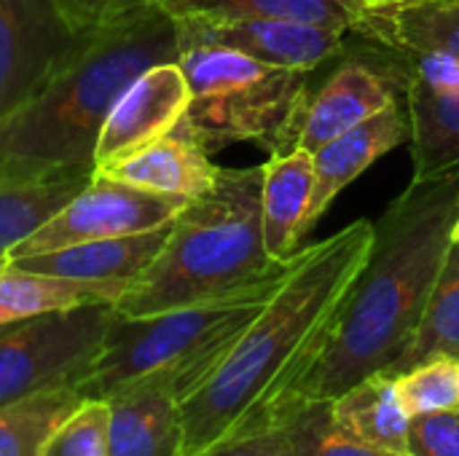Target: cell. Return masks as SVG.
Returning a JSON list of instances; mask_svg holds the SVG:
<instances>
[{
  "label": "cell",
  "instance_id": "obj_26",
  "mask_svg": "<svg viewBox=\"0 0 459 456\" xmlns=\"http://www.w3.org/2000/svg\"><path fill=\"white\" fill-rule=\"evenodd\" d=\"M296 456H409L360 443L333 417L331 400H299L282 417Z\"/></svg>",
  "mask_w": 459,
  "mask_h": 456
},
{
  "label": "cell",
  "instance_id": "obj_24",
  "mask_svg": "<svg viewBox=\"0 0 459 456\" xmlns=\"http://www.w3.org/2000/svg\"><path fill=\"white\" fill-rule=\"evenodd\" d=\"M91 301L113 304V298L94 285L35 274L13 263H8L0 271V328L51 312V309H67V306L91 304Z\"/></svg>",
  "mask_w": 459,
  "mask_h": 456
},
{
  "label": "cell",
  "instance_id": "obj_32",
  "mask_svg": "<svg viewBox=\"0 0 459 456\" xmlns=\"http://www.w3.org/2000/svg\"><path fill=\"white\" fill-rule=\"evenodd\" d=\"M406 81H417L438 94H459V59L441 51L420 54L406 62Z\"/></svg>",
  "mask_w": 459,
  "mask_h": 456
},
{
  "label": "cell",
  "instance_id": "obj_28",
  "mask_svg": "<svg viewBox=\"0 0 459 456\" xmlns=\"http://www.w3.org/2000/svg\"><path fill=\"white\" fill-rule=\"evenodd\" d=\"M108 400H81V406L48 435L40 456H108Z\"/></svg>",
  "mask_w": 459,
  "mask_h": 456
},
{
  "label": "cell",
  "instance_id": "obj_29",
  "mask_svg": "<svg viewBox=\"0 0 459 456\" xmlns=\"http://www.w3.org/2000/svg\"><path fill=\"white\" fill-rule=\"evenodd\" d=\"M56 5L70 30L89 40L148 16L161 0H56Z\"/></svg>",
  "mask_w": 459,
  "mask_h": 456
},
{
  "label": "cell",
  "instance_id": "obj_1",
  "mask_svg": "<svg viewBox=\"0 0 459 456\" xmlns=\"http://www.w3.org/2000/svg\"><path fill=\"white\" fill-rule=\"evenodd\" d=\"M371 242L374 223L355 220L290 258L253 323L180 403L183 456L282 422L325 349Z\"/></svg>",
  "mask_w": 459,
  "mask_h": 456
},
{
  "label": "cell",
  "instance_id": "obj_13",
  "mask_svg": "<svg viewBox=\"0 0 459 456\" xmlns=\"http://www.w3.org/2000/svg\"><path fill=\"white\" fill-rule=\"evenodd\" d=\"M395 102L398 91L393 75L363 59H347L333 70L323 89L309 97L296 132V148L315 153L333 137L350 132Z\"/></svg>",
  "mask_w": 459,
  "mask_h": 456
},
{
  "label": "cell",
  "instance_id": "obj_7",
  "mask_svg": "<svg viewBox=\"0 0 459 456\" xmlns=\"http://www.w3.org/2000/svg\"><path fill=\"white\" fill-rule=\"evenodd\" d=\"M116 309L105 301L51 309L0 333V406L75 390L97 360Z\"/></svg>",
  "mask_w": 459,
  "mask_h": 456
},
{
  "label": "cell",
  "instance_id": "obj_34",
  "mask_svg": "<svg viewBox=\"0 0 459 456\" xmlns=\"http://www.w3.org/2000/svg\"><path fill=\"white\" fill-rule=\"evenodd\" d=\"M5 266H8V258H5V255H0V271H3Z\"/></svg>",
  "mask_w": 459,
  "mask_h": 456
},
{
  "label": "cell",
  "instance_id": "obj_12",
  "mask_svg": "<svg viewBox=\"0 0 459 456\" xmlns=\"http://www.w3.org/2000/svg\"><path fill=\"white\" fill-rule=\"evenodd\" d=\"M169 228H172V223L153 228V231H143V234L70 245V247H62L54 253L8 261V263L35 271V274H48V277H59V280H73L81 285H94V288L105 290L116 304L156 261V255L161 253V247L169 237Z\"/></svg>",
  "mask_w": 459,
  "mask_h": 456
},
{
  "label": "cell",
  "instance_id": "obj_5",
  "mask_svg": "<svg viewBox=\"0 0 459 456\" xmlns=\"http://www.w3.org/2000/svg\"><path fill=\"white\" fill-rule=\"evenodd\" d=\"M269 296L145 317L116 312L97 360L78 384V395L83 400H105L137 379H159L183 403L218 368Z\"/></svg>",
  "mask_w": 459,
  "mask_h": 456
},
{
  "label": "cell",
  "instance_id": "obj_27",
  "mask_svg": "<svg viewBox=\"0 0 459 456\" xmlns=\"http://www.w3.org/2000/svg\"><path fill=\"white\" fill-rule=\"evenodd\" d=\"M395 384L411 419L459 409V360L455 357L425 360L395 374Z\"/></svg>",
  "mask_w": 459,
  "mask_h": 456
},
{
  "label": "cell",
  "instance_id": "obj_20",
  "mask_svg": "<svg viewBox=\"0 0 459 456\" xmlns=\"http://www.w3.org/2000/svg\"><path fill=\"white\" fill-rule=\"evenodd\" d=\"M339 425L360 443L406 454L411 417L398 395L393 374H374L331 400Z\"/></svg>",
  "mask_w": 459,
  "mask_h": 456
},
{
  "label": "cell",
  "instance_id": "obj_3",
  "mask_svg": "<svg viewBox=\"0 0 459 456\" xmlns=\"http://www.w3.org/2000/svg\"><path fill=\"white\" fill-rule=\"evenodd\" d=\"M178 56V22L164 8L89 38L22 105L0 116V177H91L116 99L140 73Z\"/></svg>",
  "mask_w": 459,
  "mask_h": 456
},
{
  "label": "cell",
  "instance_id": "obj_11",
  "mask_svg": "<svg viewBox=\"0 0 459 456\" xmlns=\"http://www.w3.org/2000/svg\"><path fill=\"white\" fill-rule=\"evenodd\" d=\"M191 99L188 81L178 62H161L140 73L110 108L97 151L94 172L164 137L186 116Z\"/></svg>",
  "mask_w": 459,
  "mask_h": 456
},
{
  "label": "cell",
  "instance_id": "obj_31",
  "mask_svg": "<svg viewBox=\"0 0 459 456\" xmlns=\"http://www.w3.org/2000/svg\"><path fill=\"white\" fill-rule=\"evenodd\" d=\"M196 456H296V452H293V443H290L285 425L277 422L269 427H258L250 433L231 435V438L210 446L207 452Z\"/></svg>",
  "mask_w": 459,
  "mask_h": 456
},
{
  "label": "cell",
  "instance_id": "obj_35",
  "mask_svg": "<svg viewBox=\"0 0 459 456\" xmlns=\"http://www.w3.org/2000/svg\"><path fill=\"white\" fill-rule=\"evenodd\" d=\"M5 328H8V325H3V328H0V333H3V331H5Z\"/></svg>",
  "mask_w": 459,
  "mask_h": 456
},
{
  "label": "cell",
  "instance_id": "obj_25",
  "mask_svg": "<svg viewBox=\"0 0 459 456\" xmlns=\"http://www.w3.org/2000/svg\"><path fill=\"white\" fill-rule=\"evenodd\" d=\"M75 390L43 392L11 406H0V456H40L48 435L78 406Z\"/></svg>",
  "mask_w": 459,
  "mask_h": 456
},
{
  "label": "cell",
  "instance_id": "obj_22",
  "mask_svg": "<svg viewBox=\"0 0 459 456\" xmlns=\"http://www.w3.org/2000/svg\"><path fill=\"white\" fill-rule=\"evenodd\" d=\"M433 357L459 360V242H452L414 341L393 366V376Z\"/></svg>",
  "mask_w": 459,
  "mask_h": 456
},
{
  "label": "cell",
  "instance_id": "obj_23",
  "mask_svg": "<svg viewBox=\"0 0 459 456\" xmlns=\"http://www.w3.org/2000/svg\"><path fill=\"white\" fill-rule=\"evenodd\" d=\"M89 177L11 180L0 177V255L40 228L65 202H70Z\"/></svg>",
  "mask_w": 459,
  "mask_h": 456
},
{
  "label": "cell",
  "instance_id": "obj_10",
  "mask_svg": "<svg viewBox=\"0 0 459 456\" xmlns=\"http://www.w3.org/2000/svg\"><path fill=\"white\" fill-rule=\"evenodd\" d=\"M186 46H226L253 59L312 73L344 54L347 32L299 19H175Z\"/></svg>",
  "mask_w": 459,
  "mask_h": 456
},
{
  "label": "cell",
  "instance_id": "obj_17",
  "mask_svg": "<svg viewBox=\"0 0 459 456\" xmlns=\"http://www.w3.org/2000/svg\"><path fill=\"white\" fill-rule=\"evenodd\" d=\"M261 177V228L264 245L274 263L288 266L299 242L309 234V207L315 196L312 153L296 148L272 153Z\"/></svg>",
  "mask_w": 459,
  "mask_h": 456
},
{
  "label": "cell",
  "instance_id": "obj_19",
  "mask_svg": "<svg viewBox=\"0 0 459 456\" xmlns=\"http://www.w3.org/2000/svg\"><path fill=\"white\" fill-rule=\"evenodd\" d=\"M411 118V183L459 177V94H438L406 81Z\"/></svg>",
  "mask_w": 459,
  "mask_h": 456
},
{
  "label": "cell",
  "instance_id": "obj_2",
  "mask_svg": "<svg viewBox=\"0 0 459 456\" xmlns=\"http://www.w3.org/2000/svg\"><path fill=\"white\" fill-rule=\"evenodd\" d=\"M459 177L409 183L374 223L371 253L355 277L323 355L299 400H333L352 384L390 374L417 336L452 247Z\"/></svg>",
  "mask_w": 459,
  "mask_h": 456
},
{
  "label": "cell",
  "instance_id": "obj_8",
  "mask_svg": "<svg viewBox=\"0 0 459 456\" xmlns=\"http://www.w3.org/2000/svg\"><path fill=\"white\" fill-rule=\"evenodd\" d=\"M186 204L188 202L180 196L145 191L105 172H94L70 202H65L40 228L8 253V261L54 253L70 245L153 231L172 223Z\"/></svg>",
  "mask_w": 459,
  "mask_h": 456
},
{
  "label": "cell",
  "instance_id": "obj_4",
  "mask_svg": "<svg viewBox=\"0 0 459 456\" xmlns=\"http://www.w3.org/2000/svg\"><path fill=\"white\" fill-rule=\"evenodd\" d=\"M264 167L223 169L210 191L191 199L148 271L113 304L145 317L186 306L269 296L285 266L274 263L261 228Z\"/></svg>",
  "mask_w": 459,
  "mask_h": 456
},
{
  "label": "cell",
  "instance_id": "obj_18",
  "mask_svg": "<svg viewBox=\"0 0 459 456\" xmlns=\"http://www.w3.org/2000/svg\"><path fill=\"white\" fill-rule=\"evenodd\" d=\"M97 172H105L121 183L145 191L180 196L191 202L215 185L221 167L212 164L210 153L188 132L175 126L164 137L132 151L129 156Z\"/></svg>",
  "mask_w": 459,
  "mask_h": 456
},
{
  "label": "cell",
  "instance_id": "obj_21",
  "mask_svg": "<svg viewBox=\"0 0 459 456\" xmlns=\"http://www.w3.org/2000/svg\"><path fill=\"white\" fill-rule=\"evenodd\" d=\"M172 19H299L355 32L358 0H161Z\"/></svg>",
  "mask_w": 459,
  "mask_h": 456
},
{
  "label": "cell",
  "instance_id": "obj_16",
  "mask_svg": "<svg viewBox=\"0 0 459 456\" xmlns=\"http://www.w3.org/2000/svg\"><path fill=\"white\" fill-rule=\"evenodd\" d=\"M108 400V456H183L180 398L159 379H137Z\"/></svg>",
  "mask_w": 459,
  "mask_h": 456
},
{
  "label": "cell",
  "instance_id": "obj_33",
  "mask_svg": "<svg viewBox=\"0 0 459 456\" xmlns=\"http://www.w3.org/2000/svg\"><path fill=\"white\" fill-rule=\"evenodd\" d=\"M452 242H459V202H457V220H455V231H452Z\"/></svg>",
  "mask_w": 459,
  "mask_h": 456
},
{
  "label": "cell",
  "instance_id": "obj_30",
  "mask_svg": "<svg viewBox=\"0 0 459 456\" xmlns=\"http://www.w3.org/2000/svg\"><path fill=\"white\" fill-rule=\"evenodd\" d=\"M409 456H459V409L414 417L409 427Z\"/></svg>",
  "mask_w": 459,
  "mask_h": 456
},
{
  "label": "cell",
  "instance_id": "obj_14",
  "mask_svg": "<svg viewBox=\"0 0 459 456\" xmlns=\"http://www.w3.org/2000/svg\"><path fill=\"white\" fill-rule=\"evenodd\" d=\"M355 32L403 65L430 51L459 59V0H358Z\"/></svg>",
  "mask_w": 459,
  "mask_h": 456
},
{
  "label": "cell",
  "instance_id": "obj_6",
  "mask_svg": "<svg viewBox=\"0 0 459 456\" xmlns=\"http://www.w3.org/2000/svg\"><path fill=\"white\" fill-rule=\"evenodd\" d=\"M178 65L191 89L178 126L210 156L234 142H258L272 153L296 151V132L309 102V73L226 46H186Z\"/></svg>",
  "mask_w": 459,
  "mask_h": 456
},
{
  "label": "cell",
  "instance_id": "obj_9",
  "mask_svg": "<svg viewBox=\"0 0 459 456\" xmlns=\"http://www.w3.org/2000/svg\"><path fill=\"white\" fill-rule=\"evenodd\" d=\"M83 43L56 0H0V116L22 105Z\"/></svg>",
  "mask_w": 459,
  "mask_h": 456
},
{
  "label": "cell",
  "instance_id": "obj_15",
  "mask_svg": "<svg viewBox=\"0 0 459 456\" xmlns=\"http://www.w3.org/2000/svg\"><path fill=\"white\" fill-rule=\"evenodd\" d=\"M411 140L409 110H401L398 102L371 116L368 121L352 126L350 132L333 137L312 153L315 161V196L309 207V231L333 204V199L355 183L374 161Z\"/></svg>",
  "mask_w": 459,
  "mask_h": 456
}]
</instances>
